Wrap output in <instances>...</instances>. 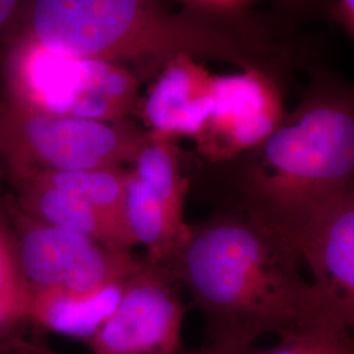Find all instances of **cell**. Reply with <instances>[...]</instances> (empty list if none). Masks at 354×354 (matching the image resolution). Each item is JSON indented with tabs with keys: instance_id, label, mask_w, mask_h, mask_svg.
Here are the masks:
<instances>
[{
	"instance_id": "9c48e42d",
	"label": "cell",
	"mask_w": 354,
	"mask_h": 354,
	"mask_svg": "<svg viewBox=\"0 0 354 354\" xmlns=\"http://www.w3.org/2000/svg\"><path fill=\"white\" fill-rule=\"evenodd\" d=\"M302 263L310 269L323 304L340 317L354 336V188L307 241Z\"/></svg>"
},
{
	"instance_id": "8992f818",
	"label": "cell",
	"mask_w": 354,
	"mask_h": 354,
	"mask_svg": "<svg viewBox=\"0 0 354 354\" xmlns=\"http://www.w3.org/2000/svg\"><path fill=\"white\" fill-rule=\"evenodd\" d=\"M12 228L19 264L29 292H87L127 279L140 264L121 252L71 230L39 222L13 203L4 212Z\"/></svg>"
},
{
	"instance_id": "9a60e30c",
	"label": "cell",
	"mask_w": 354,
	"mask_h": 354,
	"mask_svg": "<svg viewBox=\"0 0 354 354\" xmlns=\"http://www.w3.org/2000/svg\"><path fill=\"white\" fill-rule=\"evenodd\" d=\"M32 328L15 235L7 216L0 212V345L26 336Z\"/></svg>"
},
{
	"instance_id": "e0dca14e",
	"label": "cell",
	"mask_w": 354,
	"mask_h": 354,
	"mask_svg": "<svg viewBox=\"0 0 354 354\" xmlns=\"http://www.w3.org/2000/svg\"><path fill=\"white\" fill-rule=\"evenodd\" d=\"M0 354H57L41 337L39 332H32L26 337L0 345Z\"/></svg>"
},
{
	"instance_id": "5b68a950",
	"label": "cell",
	"mask_w": 354,
	"mask_h": 354,
	"mask_svg": "<svg viewBox=\"0 0 354 354\" xmlns=\"http://www.w3.org/2000/svg\"><path fill=\"white\" fill-rule=\"evenodd\" d=\"M6 66V96L42 113L114 122L137 106V79L121 64L48 50L13 36Z\"/></svg>"
},
{
	"instance_id": "d6986e66",
	"label": "cell",
	"mask_w": 354,
	"mask_h": 354,
	"mask_svg": "<svg viewBox=\"0 0 354 354\" xmlns=\"http://www.w3.org/2000/svg\"><path fill=\"white\" fill-rule=\"evenodd\" d=\"M248 351H243V349H238L234 346H228V345H223V344H215V342H209L207 346H205L203 349L194 351V352H187L183 351L181 353L178 354H247Z\"/></svg>"
},
{
	"instance_id": "ac0fdd59",
	"label": "cell",
	"mask_w": 354,
	"mask_h": 354,
	"mask_svg": "<svg viewBox=\"0 0 354 354\" xmlns=\"http://www.w3.org/2000/svg\"><path fill=\"white\" fill-rule=\"evenodd\" d=\"M26 0H0V39H7L23 10Z\"/></svg>"
},
{
	"instance_id": "7a4b0ae2",
	"label": "cell",
	"mask_w": 354,
	"mask_h": 354,
	"mask_svg": "<svg viewBox=\"0 0 354 354\" xmlns=\"http://www.w3.org/2000/svg\"><path fill=\"white\" fill-rule=\"evenodd\" d=\"M299 102L254 149L213 165L218 206L252 218L299 253L354 188V83L314 64Z\"/></svg>"
},
{
	"instance_id": "52a82bcc",
	"label": "cell",
	"mask_w": 354,
	"mask_h": 354,
	"mask_svg": "<svg viewBox=\"0 0 354 354\" xmlns=\"http://www.w3.org/2000/svg\"><path fill=\"white\" fill-rule=\"evenodd\" d=\"M167 266L146 259L129 277L113 314L89 340L91 354H178L185 307Z\"/></svg>"
},
{
	"instance_id": "5bb4252c",
	"label": "cell",
	"mask_w": 354,
	"mask_h": 354,
	"mask_svg": "<svg viewBox=\"0 0 354 354\" xmlns=\"http://www.w3.org/2000/svg\"><path fill=\"white\" fill-rule=\"evenodd\" d=\"M127 174L125 167H108L50 172L32 178H38L51 187L74 193L112 218L118 225L127 228L125 218Z\"/></svg>"
},
{
	"instance_id": "ba28073f",
	"label": "cell",
	"mask_w": 354,
	"mask_h": 354,
	"mask_svg": "<svg viewBox=\"0 0 354 354\" xmlns=\"http://www.w3.org/2000/svg\"><path fill=\"white\" fill-rule=\"evenodd\" d=\"M285 87L252 70L214 76L212 113L196 138L210 165L228 162L260 145L288 114Z\"/></svg>"
},
{
	"instance_id": "277c9868",
	"label": "cell",
	"mask_w": 354,
	"mask_h": 354,
	"mask_svg": "<svg viewBox=\"0 0 354 354\" xmlns=\"http://www.w3.org/2000/svg\"><path fill=\"white\" fill-rule=\"evenodd\" d=\"M149 134L127 120L42 113L6 95L0 102V162L13 184L50 172L131 165Z\"/></svg>"
},
{
	"instance_id": "ffe728a7",
	"label": "cell",
	"mask_w": 354,
	"mask_h": 354,
	"mask_svg": "<svg viewBox=\"0 0 354 354\" xmlns=\"http://www.w3.org/2000/svg\"><path fill=\"white\" fill-rule=\"evenodd\" d=\"M197 3H200V4H210V6H221V4H223V3H226V1H230V0H196Z\"/></svg>"
},
{
	"instance_id": "6da1fadb",
	"label": "cell",
	"mask_w": 354,
	"mask_h": 354,
	"mask_svg": "<svg viewBox=\"0 0 354 354\" xmlns=\"http://www.w3.org/2000/svg\"><path fill=\"white\" fill-rule=\"evenodd\" d=\"M216 7L178 15L156 0H26L7 39L21 36L48 50L122 66L207 58L289 83L302 62L298 39L272 17L248 21Z\"/></svg>"
},
{
	"instance_id": "2e32d148",
	"label": "cell",
	"mask_w": 354,
	"mask_h": 354,
	"mask_svg": "<svg viewBox=\"0 0 354 354\" xmlns=\"http://www.w3.org/2000/svg\"><path fill=\"white\" fill-rule=\"evenodd\" d=\"M273 17L279 26L297 33L301 26L328 16L332 0H272Z\"/></svg>"
},
{
	"instance_id": "30bf717a",
	"label": "cell",
	"mask_w": 354,
	"mask_h": 354,
	"mask_svg": "<svg viewBox=\"0 0 354 354\" xmlns=\"http://www.w3.org/2000/svg\"><path fill=\"white\" fill-rule=\"evenodd\" d=\"M213 76L194 59L180 55L163 66L142 106L153 136L196 140L206 125L213 106Z\"/></svg>"
},
{
	"instance_id": "8fae6325",
	"label": "cell",
	"mask_w": 354,
	"mask_h": 354,
	"mask_svg": "<svg viewBox=\"0 0 354 354\" xmlns=\"http://www.w3.org/2000/svg\"><path fill=\"white\" fill-rule=\"evenodd\" d=\"M15 187L16 198L12 203L33 219L83 234L115 251L133 253L137 245L127 227L71 192L51 187L38 178Z\"/></svg>"
},
{
	"instance_id": "7c38bea8",
	"label": "cell",
	"mask_w": 354,
	"mask_h": 354,
	"mask_svg": "<svg viewBox=\"0 0 354 354\" xmlns=\"http://www.w3.org/2000/svg\"><path fill=\"white\" fill-rule=\"evenodd\" d=\"M127 279L129 277L87 292H29L28 320L33 328L42 333L53 332L88 342L113 314L122 298Z\"/></svg>"
},
{
	"instance_id": "4fadbf2b",
	"label": "cell",
	"mask_w": 354,
	"mask_h": 354,
	"mask_svg": "<svg viewBox=\"0 0 354 354\" xmlns=\"http://www.w3.org/2000/svg\"><path fill=\"white\" fill-rule=\"evenodd\" d=\"M277 337L273 345L253 346L247 354H354L353 333L324 304L315 315Z\"/></svg>"
},
{
	"instance_id": "3957f363",
	"label": "cell",
	"mask_w": 354,
	"mask_h": 354,
	"mask_svg": "<svg viewBox=\"0 0 354 354\" xmlns=\"http://www.w3.org/2000/svg\"><path fill=\"white\" fill-rule=\"evenodd\" d=\"M302 259L241 210L218 206L187 236L167 266L205 319L209 342L250 351L264 335L279 336L322 308Z\"/></svg>"
}]
</instances>
